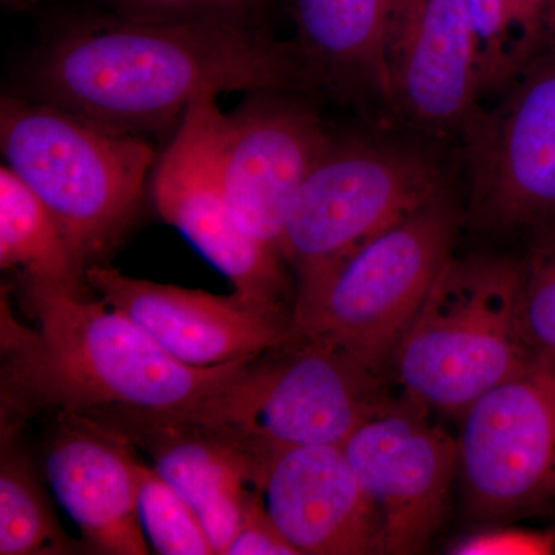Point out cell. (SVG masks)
Here are the masks:
<instances>
[{
	"mask_svg": "<svg viewBox=\"0 0 555 555\" xmlns=\"http://www.w3.org/2000/svg\"><path fill=\"white\" fill-rule=\"evenodd\" d=\"M320 93L294 40L257 20L113 17L65 28L28 65L22 96L119 133L181 122L193 102L233 91Z\"/></svg>",
	"mask_w": 555,
	"mask_h": 555,
	"instance_id": "1",
	"label": "cell"
},
{
	"mask_svg": "<svg viewBox=\"0 0 555 555\" xmlns=\"http://www.w3.org/2000/svg\"><path fill=\"white\" fill-rule=\"evenodd\" d=\"M24 326L2 292V436L39 412L101 422L120 415L192 416L257 357L192 366L93 291L17 276Z\"/></svg>",
	"mask_w": 555,
	"mask_h": 555,
	"instance_id": "2",
	"label": "cell"
},
{
	"mask_svg": "<svg viewBox=\"0 0 555 555\" xmlns=\"http://www.w3.org/2000/svg\"><path fill=\"white\" fill-rule=\"evenodd\" d=\"M452 145L397 127L332 133L292 204L280 251L301 284L454 192Z\"/></svg>",
	"mask_w": 555,
	"mask_h": 555,
	"instance_id": "3",
	"label": "cell"
},
{
	"mask_svg": "<svg viewBox=\"0 0 555 555\" xmlns=\"http://www.w3.org/2000/svg\"><path fill=\"white\" fill-rule=\"evenodd\" d=\"M0 147L10 167L49 207L76 261L104 264L137 218L155 150L27 96L2 98Z\"/></svg>",
	"mask_w": 555,
	"mask_h": 555,
	"instance_id": "4",
	"label": "cell"
},
{
	"mask_svg": "<svg viewBox=\"0 0 555 555\" xmlns=\"http://www.w3.org/2000/svg\"><path fill=\"white\" fill-rule=\"evenodd\" d=\"M521 258L470 255L444 262L393 356L404 393L462 415L534 366L521 320Z\"/></svg>",
	"mask_w": 555,
	"mask_h": 555,
	"instance_id": "5",
	"label": "cell"
},
{
	"mask_svg": "<svg viewBox=\"0 0 555 555\" xmlns=\"http://www.w3.org/2000/svg\"><path fill=\"white\" fill-rule=\"evenodd\" d=\"M463 224L465 208L454 190L297 284L295 337L337 349L382 375L454 255Z\"/></svg>",
	"mask_w": 555,
	"mask_h": 555,
	"instance_id": "6",
	"label": "cell"
},
{
	"mask_svg": "<svg viewBox=\"0 0 555 555\" xmlns=\"http://www.w3.org/2000/svg\"><path fill=\"white\" fill-rule=\"evenodd\" d=\"M379 377L337 349L294 337L248 361L206 406L184 418L266 451L345 444L390 400Z\"/></svg>",
	"mask_w": 555,
	"mask_h": 555,
	"instance_id": "7",
	"label": "cell"
},
{
	"mask_svg": "<svg viewBox=\"0 0 555 555\" xmlns=\"http://www.w3.org/2000/svg\"><path fill=\"white\" fill-rule=\"evenodd\" d=\"M492 98L460 147L465 221L500 235L555 229V38Z\"/></svg>",
	"mask_w": 555,
	"mask_h": 555,
	"instance_id": "8",
	"label": "cell"
},
{
	"mask_svg": "<svg viewBox=\"0 0 555 555\" xmlns=\"http://www.w3.org/2000/svg\"><path fill=\"white\" fill-rule=\"evenodd\" d=\"M459 477L481 521L555 516V364L534 366L462 414Z\"/></svg>",
	"mask_w": 555,
	"mask_h": 555,
	"instance_id": "9",
	"label": "cell"
},
{
	"mask_svg": "<svg viewBox=\"0 0 555 555\" xmlns=\"http://www.w3.org/2000/svg\"><path fill=\"white\" fill-rule=\"evenodd\" d=\"M217 94L193 102L156 164L153 201L164 221L188 236L235 287L257 301L286 306L283 255L244 232L221 179L224 113Z\"/></svg>",
	"mask_w": 555,
	"mask_h": 555,
	"instance_id": "10",
	"label": "cell"
},
{
	"mask_svg": "<svg viewBox=\"0 0 555 555\" xmlns=\"http://www.w3.org/2000/svg\"><path fill=\"white\" fill-rule=\"evenodd\" d=\"M427 406L389 400L343 448L382 521L385 554H418L447 517L459 476V441L429 422Z\"/></svg>",
	"mask_w": 555,
	"mask_h": 555,
	"instance_id": "11",
	"label": "cell"
},
{
	"mask_svg": "<svg viewBox=\"0 0 555 555\" xmlns=\"http://www.w3.org/2000/svg\"><path fill=\"white\" fill-rule=\"evenodd\" d=\"M308 96L248 93L222 127L221 179L233 217L251 238L278 251L292 204L332 137Z\"/></svg>",
	"mask_w": 555,
	"mask_h": 555,
	"instance_id": "12",
	"label": "cell"
},
{
	"mask_svg": "<svg viewBox=\"0 0 555 555\" xmlns=\"http://www.w3.org/2000/svg\"><path fill=\"white\" fill-rule=\"evenodd\" d=\"M385 62L387 127L462 147L483 105L465 0H404Z\"/></svg>",
	"mask_w": 555,
	"mask_h": 555,
	"instance_id": "13",
	"label": "cell"
},
{
	"mask_svg": "<svg viewBox=\"0 0 555 555\" xmlns=\"http://www.w3.org/2000/svg\"><path fill=\"white\" fill-rule=\"evenodd\" d=\"M91 291L192 366H217L286 345L292 309L233 292L229 297L126 275L96 264L87 269Z\"/></svg>",
	"mask_w": 555,
	"mask_h": 555,
	"instance_id": "14",
	"label": "cell"
},
{
	"mask_svg": "<svg viewBox=\"0 0 555 555\" xmlns=\"http://www.w3.org/2000/svg\"><path fill=\"white\" fill-rule=\"evenodd\" d=\"M94 423L152 459L159 476L198 514L217 553L224 555L248 503L262 492L273 451L184 416L120 415Z\"/></svg>",
	"mask_w": 555,
	"mask_h": 555,
	"instance_id": "15",
	"label": "cell"
},
{
	"mask_svg": "<svg viewBox=\"0 0 555 555\" xmlns=\"http://www.w3.org/2000/svg\"><path fill=\"white\" fill-rule=\"evenodd\" d=\"M261 491L273 524L298 555L385 554L377 509L343 444L276 449Z\"/></svg>",
	"mask_w": 555,
	"mask_h": 555,
	"instance_id": "16",
	"label": "cell"
},
{
	"mask_svg": "<svg viewBox=\"0 0 555 555\" xmlns=\"http://www.w3.org/2000/svg\"><path fill=\"white\" fill-rule=\"evenodd\" d=\"M134 447L83 416L54 414L43 469L90 553L149 554L138 511Z\"/></svg>",
	"mask_w": 555,
	"mask_h": 555,
	"instance_id": "17",
	"label": "cell"
},
{
	"mask_svg": "<svg viewBox=\"0 0 555 555\" xmlns=\"http://www.w3.org/2000/svg\"><path fill=\"white\" fill-rule=\"evenodd\" d=\"M404 0H284L320 93L387 126V36Z\"/></svg>",
	"mask_w": 555,
	"mask_h": 555,
	"instance_id": "18",
	"label": "cell"
},
{
	"mask_svg": "<svg viewBox=\"0 0 555 555\" xmlns=\"http://www.w3.org/2000/svg\"><path fill=\"white\" fill-rule=\"evenodd\" d=\"M0 266L27 280L91 291L56 218L7 166L0 169Z\"/></svg>",
	"mask_w": 555,
	"mask_h": 555,
	"instance_id": "19",
	"label": "cell"
},
{
	"mask_svg": "<svg viewBox=\"0 0 555 555\" xmlns=\"http://www.w3.org/2000/svg\"><path fill=\"white\" fill-rule=\"evenodd\" d=\"M2 438L0 465V555L90 553L65 534L27 456Z\"/></svg>",
	"mask_w": 555,
	"mask_h": 555,
	"instance_id": "20",
	"label": "cell"
},
{
	"mask_svg": "<svg viewBox=\"0 0 555 555\" xmlns=\"http://www.w3.org/2000/svg\"><path fill=\"white\" fill-rule=\"evenodd\" d=\"M138 511L142 528L163 555L218 554L198 514L155 467L137 460Z\"/></svg>",
	"mask_w": 555,
	"mask_h": 555,
	"instance_id": "21",
	"label": "cell"
},
{
	"mask_svg": "<svg viewBox=\"0 0 555 555\" xmlns=\"http://www.w3.org/2000/svg\"><path fill=\"white\" fill-rule=\"evenodd\" d=\"M529 236L521 257V320L537 358L555 364V229Z\"/></svg>",
	"mask_w": 555,
	"mask_h": 555,
	"instance_id": "22",
	"label": "cell"
},
{
	"mask_svg": "<svg viewBox=\"0 0 555 555\" xmlns=\"http://www.w3.org/2000/svg\"><path fill=\"white\" fill-rule=\"evenodd\" d=\"M113 14L138 21L247 17L257 20L261 0H102Z\"/></svg>",
	"mask_w": 555,
	"mask_h": 555,
	"instance_id": "23",
	"label": "cell"
},
{
	"mask_svg": "<svg viewBox=\"0 0 555 555\" xmlns=\"http://www.w3.org/2000/svg\"><path fill=\"white\" fill-rule=\"evenodd\" d=\"M224 555H298L273 524L262 492L250 500Z\"/></svg>",
	"mask_w": 555,
	"mask_h": 555,
	"instance_id": "24",
	"label": "cell"
},
{
	"mask_svg": "<svg viewBox=\"0 0 555 555\" xmlns=\"http://www.w3.org/2000/svg\"><path fill=\"white\" fill-rule=\"evenodd\" d=\"M454 554H553L555 528L495 529L463 539L452 547Z\"/></svg>",
	"mask_w": 555,
	"mask_h": 555,
	"instance_id": "25",
	"label": "cell"
},
{
	"mask_svg": "<svg viewBox=\"0 0 555 555\" xmlns=\"http://www.w3.org/2000/svg\"><path fill=\"white\" fill-rule=\"evenodd\" d=\"M14 2H24V0H14Z\"/></svg>",
	"mask_w": 555,
	"mask_h": 555,
	"instance_id": "26",
	"label": "cell"
}]
</instances>
